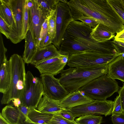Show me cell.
I'll return each instance as SVG.
<instances>
[{
    "label": "cell",
    "mask_w": 124,
    "mask_h": 124,
    "mask_svg": "<svg viewBox=\"0 0 124 124\" xmlns=\"http://www.w3.org/2000/svg\"><path fill=\"white\" fill-rule=\"evenodd\" d=\"M0 33L9 39L12 30L3 19L0 17Z\"/></svg>",
    "instance_id": "obj_28"
},
{
    "label": "cell",
    "mask_w": 124,
    "mask_h": 124,
    "mask_svg": "<svg viewBox=\"0 0 124 124\" xmlns=\"http://www.w3.org/2000/svg\"><path fill=\"white\" fill-rule=\"evenodd\" d=\"M44 94L41 79L34 77L30 71H28L26 74L24 88L20 98L21 105L30 108L36 109Z\"/></svg>",
    "instance_id": "obj_6"
},
{
    "label": "cell",
    "mask_w": 124,
    "mask_h": 124,
    "mask_svg": "<svg viewBox=\"0 0 124 124\" xmlns=\"http://www.w3.org/2000/svg\"><path fill=\"white\" fill-rule=\"evenodd\" d=\"M113 101L97 100L89 103L67 109L75 118L87 114H98L105 116L112 114Z\"/></svg>",
    "instance_id": "obj_8"
},
{
    "label": "cell",
    "mask_w": 124,
    "mask_h": 124,
    "mask_svg": "<svg viewBox=\"0 0 124 124\" xmlns=\"http://www.w3.org/2000/svg\"><path fill=\"white\" fill-rule=\"evenodd\" d=\"M75 120L71 121L67 119L58 114H54L51 119L47 124H75Z\"/></svg>",
    "instance_id": "obj_27"
},
{
    "label": "cell",
    "mask_w": 124,
    "mask_h": 124,
    "mask_svg": "<svg viewBox=\"0 0 124 124\" xmlns=\"http://www.w3.org/2000/svg\"><path fill=\"white\" fill-rule=\"evenodd\" d=\"M0 124H9L3 118L0 114Z\"/></svg>",
    "instance_id": "obj_41"
},
{
    "label": "cell",
    "mask_w": 124,
    "mask_h": 124,
    "mask_svg": "<svg viewBox=\"0 0 124 124\" xmlns=\"http://www.w3.org/2000/svg\"><path fill=\"white\" fill-rule=\"evenodd\" d=\"M75 124H77V123H75Z\"/></svg>",
    "instance_id": "obj_45"
},
{
    "label": "cell",
    "mask_w": 124,
    "mask_h": 124,
    "mask_svg": "<svg viewBox=\"0 0 124 124\" xmlns=\"http://www.w3.org/2000/svg\"><path fill=\"white\" fill-rule=\"evenodd\" d=\"M123 1L124 3V0H123Z\"/></svg>",
    "instance_id": "obj_44"
},
{
    "label": "cell",
    "mask_w": 124,
    "mask_h": 124,
    "mask_svg": "<svg viewBox=\"0 0 124 124\" xmlns=\"http://www.w3.org/2000/svg\"><path fill=\"white\" fill-rule=\"evenodd\" d=\"M0 92L5 94L9 89L11 79V69L10 60L7 59L0 66Z\"/></svg>",
    "instance_id": "obj_18"
},
{
    "label": "cell",
    "mask_w": 124,
    "mask_h": 124,
    "mask_svg": "<svg viewBox=\"0 0 124 124\" xmlns=\"http://www.w3.org/2000/svg\"><path fill=\"white\" fill-rule=\"evenodd\" d=\"M114 44L118 53L121 54H124V47Z\"/></svg>",
    "instance_id": "obj_40"
},
{
    "label": "cell",
    "mask_w": 124,
    "mask_h": 124,
    "mask_svg": "<svg viewBox=\"0 0 124 124\" xmlns=\"http://www.w3.org/2000/svg\"><path fill=\"white\" fill-rule=\"evenodd\" d=\"M114 38V41L124 43V29L117 33Z\"/></svg>",
    "instance_id": "obj_35"
},
{
    "label": "cell",
    "mask_w": 124,
    "mask_h": 124,
    "mask_svg": "<svg viewBox=\"0 0 124 124\" xmlns=\"http://www.w3.org/2000/svg\"><path fill=\"white\" fill-rule=\"evenodd\" d=\"M54 114L41 112L35 108H30L28 114V120L26 121L38 124H47Z\"/></svg>",
    "instance_id": "obj_22"
},
{
    "label": "cell",
    "mask_w": 124,
    "mask_h": 124,
    "mask_svg": "<svg viewBox=\"0 0 124 124\" xmlns=\"http://www.w3.org/2000/svg\"><path fill=\"white\" fill-rule=\"evenodd\" d=\"M28 12L27 0H25L24 6L23 22L22 40L24 39L26 35L28 30Z\"/></svg>",
    "instance_id": "obj_26"
},
{
    "label": "cell",
    "mask_w": 124,
    "mask_h": 124,
    "mask_svg": "<svg viewBox=\"0 0 124 124\" xmlns=\"http://www.w3.org/2000/svg\"><path fill=\"white\" fill-rule=\"evenodd\" d=\"M7 51V49L5 47L3 43L1 33L0 34V66L5 62L7 59L6 54Z\"/></svg>",
    "instance_id": "obj_30"
},
{
    "label": "cell",
    "mask_w": 124,
    "mask_h": 124,
    "mask_svg": "<svg viewBox=\"0 0 124 124\" xmlns=\"http://www.w3.org/2000/svg\"><path fill=\"white\" fill-rule=\"evenodd\" d=\"M95 100L83 95L78 90L69 93L66 96L59 101V105L65 109H69L93 102Z\"/></svg>",
    "instance_id": "obj_12"
},
{
    "label": "cell",
    "mask_w": 124,
    "mask_h": 124,
    "mask_svg": "<svg viewBox=\"0 0 124 124\" xmlns=\"http://www.w3.org/2000/svg\"><path fill=\"white\" fill-rule=\"evenodd\" d=\"M9 60L11 69V79L9 89L3 94L1 100L2 104L9 103L13 99H20L25 85L26 74L25 62L20 55L14 54Z\"/></svg>",
    "instance_id": "obj_3"
},
{
    "label": "cell",
    "mask_w": 124,
    "mask_h": 124,
    "mask_svg": "<svg viewBox=\"0 0 124 124\" xmlns=\"http://www.w3.org/2000/svg\"><path fill=\"white\" fill-rule=\"evenodd\" d=\"M25 0H9L16 27L20 42L22 40L23 22Z\"/></svg>",
    "instance_id": "obj_13"
},
{
    "label": "cell",
    "mask_w": 124,
    "mask_h": 124,
    "mask_svg": "<svg viewBox=\"0 0 124 124\" xmlns=\"http://www.w3.org/2000/svg\"><path fill=\"white\" fill-rule=\"evenodd\" d=\"M28 30L30 31L38 48H39L40 35L45 19L42 17L37 0H27Z\"/></svg>",
    "instance_id": "obj_9"
},
{
    "label": "cell",
    "mask_w": 124,
    "mask_h": 124,
    "mask_svg": "<svg viewBox=\"0 0 124 124\" xmlns=\"http://www.w3.org/2000/svg\"><path fill=\"white\" fill-rule=\"evenodd\" d=\"M12 101L13 105L15 107H18L21 104V102L20 99H14Z\"/></svg>",
    "instance_id": "obj_39"
},
{
    "label": "cell",
    "mask_w": 124,
    "mask_h": 124,
    "mask_svg": "<svg viewBox=\"0 0 124 124\" xmlns=\"http://www.w3.org/2000/svg\"><path fill=\"white\" fill-rule=\"evenodd\" d=\"M123 55L124 56V54H123Z\"/></svg>",
    "instance_id": "obj_46"
},
{
    "label": "cell",
    "mask_w": 124,
    "mask_h": 124,
    "mask_svg": "<svg viewBox=\"0 0 124 124\" xmlns=\"http://www.w3.org/2000/svg\"><path fill=\"white\" fill-rule=\"evenodd\" d=\"M56 18V11L48 19V33L52 41L55 36Z\"/></svg>",
    "instance_id": "obj_25"
},
{
    "label": "cell",
    "mask_w": 124,
    "mask_h": 124,
    "mask_svg": "<svg viewBox=\"0 0 124 124\" xmlns=\"http://www.w3.org/2000/svg\"><path fill=\"white\" fill-rule=\"evenodd\" d=\"M48 19H45L43 23L41 28L40 35L39 48H40L43 41L48 33Z\"/></svg>",
    "instance_id": "obj_31"
},
{
    "label": "cell",
    "mask_w": 124,
    "mask_h": 124,
    "mask_svg": "<svg viewBox=\"0 0 124 124\" xmlns=\"http://www.w3.org/2000/svg\"><path fill=\"white\" fill-rule=\"evenodd\" d=\"M115 36L109 28L100 23L95 27L92 28L90 34V36L93 39L101 43L110 40Z\"/></svg>",
    "instance_id": "obj_17"
},
{
    "label": "cell",
    "mask_w": 124,
    "mask_h": 124,
    "mask_svg": "<svg viewBox=\"0 0 124 124\" xmlns=\"http://www.w3.org/2000/svg\"><path fill=\"white\" fill-rule=\"evenodd\" d=\"M78 20L82 22L92 28L95 27L99 23L98 21L94 19L88 17H82L79 18Z\"/></svg>",
    "instance_id": "obj_32"
},
{
    "label": "cell",
    "mask_w": 124,
    "mask_h": 124,
    "mask_svg": "<svg viewBox=\"0 0 124 124\" xmlns=\"http://www.w3.org/2000/svg\"><path fill=\"white\" fill-rule=\"evenodd\" d=\"M108 70V65L90 68L70 67L61 72L59 79L62 85L69 93H72L78 90L93 79L107 74Z\"/></svg>",
    "instance_id": "obj_2"
},
{
    "label": "cell",
    "mask_w": 124,
    "mask_h": 124,
    "mask_svg": "<svg viewBox=\"0 0 124 124\" xmlns=\"http://www.w3.org/2000/svg\"><path fill=\"white\" fill-rule=\"evenodd\" d=\"M0 114L9 124H22L26 118L18 107L7 105L2 109Z\"/></svg>",
    "instance_id": "obj_14"
},
{
    "label": "cell",
    "mask_w": 124,
    "mask_h": 124,
    "mask_svg": "<svg viewBox=\"0 0 124 124\" xmlns=\"http://www.w3.org/2000/svg\"><path fill=\"white\" fill-rule=\"evenodd\" d=\"M62 55L55 46L52 44L47 46L38 48L30 63L35 65L43 61L54 57L60 56Z\"/></svg>",
    "instance_id": "obj_15"
},
{
    "label": "cell",
    "mask_w": 124,
    "mask_h": 124,
    "mask_svg": "<svg viewBox=\"0 0 124 124\" xmlns=\"http://www.w3.org/2000/svg\"><path fill=\"white\" fill-rule=\"evenodd\" d=\"M112 42L119 46H122L123 47H124V43H123L119 41H116L114 40L112 41Z\"/></svg>",
    "instance_id": "obj_42"
},
{
    "label": "cell",
    "mask_w": 124,
    "mask_h": 124,
    "mask_svg": "<svg viewBox=\"0 0 124 124\" xmlns=\"http://www.w3.org/2000/svg\"><path fill=\"white\" fill-rule=\"evenodd\" d=\"M58 101L50 99L44 94L39 104L38 110L42 112L54 114L65 109L59 105Z\"/></svg>",
    "instance_id": "obj_20"
},
{
    "label": "cell",
    "mask_w": 124,
    "mask_h": 124,
    "mask_svg": "<svg viewBox=\"0 0 124 124\" xmlns=\"http://www.w3.org/2000/svg\"><path fill=\"white\" fill-rule=\"evenodd\" d=\"M102 119L101 116L90 114L81 116L75 121L78 124H101Z\"/></svg>",
    "instance_id": "obj_23"
},
{
    "label": "cell",
    "mask_w": 124,
    "mask_h": 124,
    "mask_svg": "<svg viewBox=\"0 0 124 124\" xmlns=\"http://www.w3.org/2000/svg\"><path fill=\"white\" fill-rule=\"evenodd\" d=\"M107 75L113 79L124 82V56L123 54L117 57L108 64Z\"/></svg>",
    "instance_id": "obj_16"
},
{
    "label": "cell",
    "mask_w": 124,
    "mask_h": 124,
    "mask_svg": "<svg viewBox=\"0 0 124 124\" xmlns=\"http://www.w3.org/2000/svg\"><path fill=\"white\" fill-rule=\"evenodd\" d=\"M54 114H59L64 118L71 121L74 120V119L75 118L72 113L67 109L62 110Z\"/></svg>",
    "instance_id": "obj_33"
},
{
    "label": "cell",
    "mask_w": 124,
    "mask_h": 124,
    "mask_svg": "<svg viewBox=\"0 0 124 124\" xmlns=\"http://www.w3.org/2000/svg\"><path fill=\"white\" fill-rule=\"evenodd\" d=\"M69 56L62 55L43 61L34 66L41 74H48L56 75L64 70L67 64Z\"/></svg>",
    "instance_id": "obj_11"
},
{
    "label": "cell",
    "mask_w": 124,
    "mask_h": 124,
    "mask_svg": "<svg viewBox=\"0 0 124 124\" xmlns=\"http://www.w3.org/2000/svg\"><path fill=\"white\" fill-rule=\"evenodd\" d=\"M41 15L48 19L56 11L59 0H37Z\"/></svg>",
    "instance_id": "obj_21"
},
{
    "label": "cell",
    "mask_w": 124,
    "mask_h": 124,
    "mask_svg": "<svg viewBox=\"0 0 124 124\" xmlns=\"http://www.w3.org/2000/svg\"><path fill=\"white\" fill-rule=\"evenodd\" d=\"M92 28L79 20H73L67 28L59 51L62 55H70L86 51L112 55L118 54L112 41L101 43L90 36Z\"/></svg>",
    "instance_id": "obj_1"
},
{
    "label": "cell",
    "mask_w": 124,
    "mask_h": 124,
    "mask_svg": "<svg viewBox=\"0 0 124 124\" xmlns=\"http://www.w3.org/2000/svg\"><path fill=\"white\" fill-rule=\"evenodd\" d=\"M44 95L49 98L56 101H60L69 92L61 84L59 78L50 74H41Z\"/></svg>",
    "instance_id": "obj_10"
},
{
    "label": "cell",
    "mask_w": 124,
    "mask_h": 124,
    "mask_svg": "<svg viewBox=\"0 0 124 124\" xmlns=\"http://www.w3.org/2000/svg\"><path fill=\"white\" fill-rule=\"evenodd\" d=\"M124 22V3L123 0H107Z\"/></svg>",
    "instance_id": "obj_24"
},
{
    "label": "cell",
    "mask_w": 124,
    "mask_h": 124,
    "mask_svg": "<svg viewBox=\"0 0 124 124\" xmlns=\"http://www.w3.org/2000/svg\"><path fill=\"white\" fill-rule=\"evenodd\" d=\"M118 93L120 97L123 111L124 112V85L118 91Z\"/></svg>",
    "instance_id": "obj_37"
},
{
    "label": "cell",
    "mask_w": 124,
    "mask_h": 124,
    "mask_svg": "<svg viewBox=\"0 0 124 124\" xmlns=\"http://www.w3.org/2000/svg\"><path fill=\"white\" fill-rule=\"evenodd\" d=\"M123 112L120 97L118 95L113 101L112 115L118 114Z\"/></svg>",
    "instance_id": "obj_29"
},
{
    "label": "cell",
    "mask_w": 124,
    "mask_h": 124,
    "mask_svg": "<svg viewBox=\"0 0 124 124\" xmlns=\"http://www.w3.org/2000/svg\"><path fill=\"white\" fill-rule=\"evenodd\" d=\"M24 39V49L22 58L25 63H30L38 48L30 30L27 31Z\"/></svg>",
    "instance_id": "obj_19"
},
{
    "label": "cell",
    "mask_w": 124,
    "mask_h": 124,
    "mask_svg": "<svg viewBox=\"0 0 124 124\" xmlns=\"http://www.w3.org/2000/svg\"><path fill=\"white\" fill-rule=\"evenodd\" d=\"M111 121L114 124H124V112L118 114L112 115Z\"/></svg>",
    "instance_id": "obj_34"
},
{
    "label": "cell",
    "mask_w": 124,
    "mask_h": 124,
    "mask_svg": "<svg viewBox=\"0 0 124 124\" xmlns=\"http://www.w3.org/2000/svg\"><path fill=\"white\" fill-rule=\"evenodd\" d=\"M22 124H38L34 123L32 122H31L25 121V122H24Z\"/></svg>",
    "instance_id": "obj_43"
},
{
    "label": "cell",
    "mask_w": 124,
    "mask_h": 124,
    "mask_svg": "<svg viewBox=\"0 0 124 124\" xmlns=\"http://www.w3.org/2000/svg\"><path fill=\"white\" fill-rule=\"evenodd\" d=\"M68 2L67 0H59L57 5L55 36L52 44L59 51L67 28L74 20Z\"/></svg>",
    "instance_id": "obj_7"
},
{
    "label": "cell",
    "mask_w": 124,
    "mask_h": 124,
    "mask_svg": "<svg viewBox=\"0 0 124 124\" xmlns=\"http://www.w3.org/2000/svg\"><path fill=\"white\" fill-rule=\"evenodd\" d=\"M118 54L110 55L100 53L86 51L69 55L67 65L70 67L90 68L108 65L117 57Z\"/></svg>",
    "instance_id": "obj_5"
},
{
    "label": "cell",
    "mask_w": 124,
    "mask_h": 124,
    "mask_svg": "<svg viewBox=\"0 0 124 124\" xmlns=\"http://www.w3.org/2000/svg\"><path fill=\"white\" fill-rule=\"evenodd\" d=\"M52 40L48 33L44 39L40 48L43 47L50 45L52 44Z\"/></svg>",
    "instance_id": "obj_38"
},
{
    "label": "cell",
    "mask_w": 124,
    "mask_h": 124,
    "mask_svg": "<svg viewBox=\"0 0 124 124\" xmlns=\"http://www.w3.org/2000/svg\"><path fill=\"white\" fill-rule=\"evenodd\" d=\"M18 108L25 116L26 119V121L28 120V114L30 108L22 105H20Z\"/></svg>",
    "instance_id": "obj_36"
},
{
    "label": "cell",
    "mask_w": 124,
    "mask_h": 124,
    "mask_svg": "<svg viewBox=\"0 0 124 124\" xmlns=\"http://www.w3.org/2000/svg\"><path fill=\"white\" fill-rule=\"evenodd\" d=\"M119 89L115 80L105 74L93 79L78 90L92 99L103 101L118 92Z\"/></svg>",
    "instance_id": "obj_4"
}]
</instances>
